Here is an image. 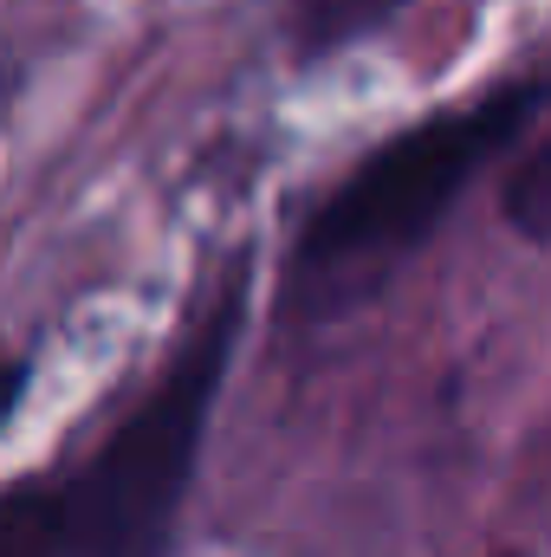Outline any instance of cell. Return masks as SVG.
Here are the masks:
<instances>
[{"mask_svg":"<svg viewBox=\"0 0 551 557\" xmlns=\"http://www.w3.org/2000/svg\"><path fill=\"white\" fill-rule=\"evenodd\" d=\"M20 396H26V370L20 363H0V421L20 409Z\"/></svg>","mask_w":551,"mask_h":557,"instance_id":"cell-6","label":"cell"},{"mask_svg":"<svg viewBox=\"0 0 551 557\" xmlns=\"http://www.w3.org/2000/svg\"><path fill=\"white\" fill-rule=\"evenodd\" d=\"M241 318H247V273H234L221 285L208 318L175 350L169 376L143 396L137 416L91 454V467L72 480V493H59V557L169 552L182 493H188L195 460H201L208 409H215L228 357L241 344Z\"/></svg>","mask_w":551,"mask_h":557,"instance_id":"cell-2","label":"cell"},{"mask_svg":"<svg viewBox=\"0 0 551 557\" xmlns=\"http://www.w3.org/2000/svg\"><path fill=\"white\" fill-rule=\"evenodd\" d=\"M546 78L500 85L461 111H441L415 124L409 137L383 143L305 227L292 260V298L305 318H325L351 305L364 285L390 273L409 247L434 234V221L467 195V182L539 124Z\"/></svg>","mask_w":551,"mask_h":557,"instance_id":"cell-1","label":"cell"},{"mask_svg":"<svg viewBox=\"0 0 551 557\" xmlns=\"http://www.w3.org/2000/svg\"><path fill=\"white\" fill-rule=\"evenodd\" d=\"M0 557H59V493L46 486L0 493Z\"/></svg>","mask_w":551,"mask_h":557,"instance_id":"cell-4","label":"cell"},{"mask_svg":"<svg viewBox=\"0 0 551 557\" xmlns=\"http://www.w3.org/2000/svg\"><path fill=\"white\" fill-rule=\"evenodd\" d=\"M506 557H526V552H506Z\"/></svg>","mask_w":551,"mask_h":557,"instance_id":"cell-7","label":"cell"},{"mask_svg":"<svg viewBox=\"0 0 551 557\" xmlns=\"http://www.w3.org/2000/svg\"><path fill=\"white\" fill-rule=\"evenodd\" d=\"M551 175H546V149H532L519 169H513V188H506V214H513V227L526 234V240H546L551 227V201H546Z\"/></svg>","mask_w":551,"mask_h":557,"instance_id":"cell-5","label":"cell"},{"mask_svg":"<svg viewBox=\"0 0 551 557\" xmlns=\"http://www.w3.org/2000/svg\"><path fill=\"white\" fill-rule=\"evenodd\" d=\"M396 7L403 0H292L285 26H292L298 52H331V46H351L370 26H383Z\"/></svg>","mask_w":551,"mask_h":557,"instance_id":"cell-3","label":"cell"}]
</instances>
